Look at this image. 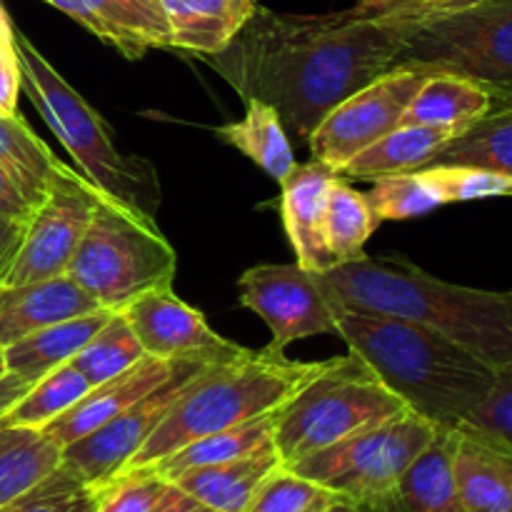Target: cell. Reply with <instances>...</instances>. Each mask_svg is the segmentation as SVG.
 Instances as JSON below:
<instances>
[{
    "instance_id": "9a60e30c",
    "label": "cell",
    "mask_w": 512,
    "mask_h": 512,
    "mask_svg": "<svg viewBox=\"0 0 512 512\" xmlns=\"http://www.w3.org/2000/svg\"><path fill=\"white\" fill-rule=\"evenodd\" d=\"M335 175L338 173H333L328 165L310 160V163H295L288 178L280 183L285 233L295 250V263L308 273H325L338 265L325 238V205Z\"/></svg>"
},
{
    "instance_id": "5bb4252c",
    "label": "cell",
    "mask_w": 512,
    "mask_h": 512,
    "mask_svg": "<svg viewBox=\"0 0 512 512\" xmlns=\"http://www.w3.org/2000/svg\"><path fill=\"white\" fill-rule=\"evenodd\" d=\"M120 313L133 328L145 355L160 360H178L188 355H210L235 348L208 325L205 315L193 305L183 303L173 288L150 290Z\"/></svg>"
},
{
    "instance_id": "74e56055",
    "label": "cell",
    "mask_w": 512,
    "mask_h": 512,
    "mask_svg": "<svg viewBox=\"0 0 512 512\" xmlns=\"http://www.w3.org/2000/svg\"><path fill=\"white\" fill-rule=\"evenodd\" d=\"M168 485L170 480L150 468L130 470L105 488L100 512H155Z\"/></svg>"
},
{
    "instance_id": "d4e9b609",
    "label": "cell",
    "mask_w": 512,
    "mask_h": 512,
    "mask_svg": "<svg viewBox=\"0 0 512 512\" xmlns=\"http://www.w3.org/2000/svg\"><path fill=\"white\" fill-rule=\"evenodd\" d=\"M63 448L43 428H0V510L18 503L60 468Z\"/></svg>"
},
{
    "instance_id": "603a6c76",
    "label": "cell",
    "mask_w": 512,
    "mask_h": 512,
    "mask_svg": "<svg viewBox=\"0 0 512 512\" xmlns=\"http://www.w3.org/2000/svg\"><path fill=\"white\" fill-rule=\"evenodd\" d=\"M110 315H113V310L98 308L93 313L78 315V318L63 320V323H55L50 328L38 330V333L25 335L18 343L5 348L8 373L35 383L50 370L70 363L83 350V345L108 323Z\"/></svg>"
},
{
    "instance_id": "9c48e42d",
    "label": "cell",
    "mask_w": 512,
    "mask_h": 512,
    "mask_svg": "<svg viewBox=\"0 0 512 512\" xmlns=\"http://www.w3.org/2000/svg\"><path fill=\"white\" fill-rule=\"evenodd\" d=\"M435 435L438 425L408 408L288 468L363 508L398 485Z\"/></svg>"
},
{
    "instance_id": "d6986e66",
    "label": "cell",
    "mask_w": 512,
    "mask_h": 512,
    "mask_svg": "<svg viewBox=\"0 0 512 512\" xmlns=\"http://www.w3.org/2000/svg\"><path fill=\"white\" fill-rule=\"evenodd\" d=\"M455 428H438L433 443L405 470L390 493L363 512H465L453 473Z\"/></svg>"
},
{
    "instance_id": "4316f807",
    "label": "cell",
    "mask_w": 512,
    "mask_h": 512,
    "mask_svg": "<svg viewBox=\"0 0 512 512\" xmlns=\"http://www.w3.org/2000/svg\"><path fill=\"white\" fill-rule=\"evenodd\" d=\"M245 115L238 123H225L215 128V135L240 153L248 155L265 175L283 183L290 170L295 168V153L290 145L288 130L283 120L270 108L268 103L260 100H245Z\"/></svg>"
},
{
    "instance_id": "8fae6325",
    "label": "cell",
    "mask_w": 512,
    "mask_h": 512,
    "mask_svg": "<svg viewBox=\"0 0 512 512\" xmlns=\"http://www.w3.org/2000/svg\"><path fill=\"white\" fill-rule=\"evenodd\" d=\"M105 198L110 195L95 188L78 170L65 168L50 185L48 195L35 205L25 225L23 243L5 270L0 288L65 275L75 248Z\"/></svg>"
},
{
    "instance_id": "e0dca14e",
    "label": "cell",
    "mask_w": 512,
    "mask_h": 512,
    "mask_svg": "<svg viewBox=\"0 0 512 512\" xmlns=\"http://www.w3.org/2000/svg\"><path fill=\"white\" fill-rule=\"evenodd\" d=\"M453 473L465 512H512V445L455 425Z\"/></svg>"
},
{
    "instance_id": "cb8c5ba5",
    "label": "cell",
    "mask_w": 512,
    "mask_h": 512,
    "mask_svg": "<svg viewBox=\"0 0 512 512\" xmlns=\"http://www.w3.org/2000/svg\"><path fill=\"white\" fill-rule=\"evenodd\" d=\"M495 108V98L475 80L455 73H430L405 110L403 123L465 130Z\"/></svg>"
},
{
    "instance_id": "ab89813d",
    "label": "cell",
    "mask_w": 512,
    "mask_h": 512,
    "mask_svg": "<svg viewBox=\"0 0 512 512\" xmlns=\"http://www.w3.org/2000/svg\"><path fill=\"white\" fill-rule=\"evenodd\" d=\"M20 95V60L15 50V25L0 3V110L15 113Z\"/></svg>"
},
{
    "instance_id": "836d02e7",
    "label": "cell",
    "mask_w": 512,
    "mask_h": 512,
    "mask_svg": "<svg viewBox=\"0 0 512 512\" xmlns=\"http://www.w3.org/2000/svg\"><path fill=\"white\" fill-rule=\"evenodd\" d=\"M145 358V350L140 340L135 338L133 328L128 325L123 313H113L108 323L83 345L78 355L70 360L73 368H78L90 385H98L103 380L115 378L133 368L138 360Z\"/></svg>"
},
{
    "instance_id": "44dd1931",
    "label": "cell",
    "mask_w": 512,
    "mask_h": 512,
    "mask_svg": "<svg viewBox=\"0 0 512 512\" xmlns=\"http://www.w3.org/2000/svg\"><path fill=\"white\" fill-rule=\"evenodd\" d=\"M280 465H283V460L275 450V443H270L255 453L243 455V458L190 470V473L178 475L173 483L208 508L218 512H245L255 490Z\"/></svg>"
},
{
    "instance_id": "c3c4849f",
    "label": "cell",
    "mask_w": 512,
    "mask_h": 512,
    "mask_svg": "<svg viewBox=\"0 0 512 512\" xmlns=\"http://www.w3.org/2000/svg\"><path fill=\"white\" fill-rule=\"evenodd\" d=\"M5 373H8V363H5V348L0 345V378H3Z\"/></svg>"
},
{
    "instance_id": "30bf717a",
    "label": "cell",
    "mask_w": 512,
    "mask_h": 512,
    "mask_svg": "<svg viewBox=\"0 0 512 512\" xmlns=\"http://www.w3.org/2000/svg\"><path fill=\"white\" fill-rule=\"evenodd\" d=\"M240 345L235 348L223 350V353H210V355H188V358L175 360L173 370L163 383L155 385L153 390L135 400L128 410L105 423L95 433L85 435V438L75 440V443L65 445L63 460L60 468L65 473L73 475L75 480L93 488H105L113 483L125 465L133 460L145 445V440L153 435V430L163 423L165 415L175 405V400L183 395V390L203 373L208 365L218 363V360H228L240 353Z\"/></svg>"
},
{
    "instance_id": "d590c367",
    "label": "cell",
    "mask_w": 512,
    "mask_h": 512,
    "mask_svg": "<svg viewBox=\"0 0 512 512\" xmlns=\"http://www.w3.org/2000/svg\"><path fill=\"white\" fill-rule=\"evenodd\" d=\"M105 488L80 483L63 468H58L38 488L15 503V512H100Z\"/></svg>"
},
{
    "instance_id": "7dc6e473",
    "label": "cell",
    "mask_w": 512,
    "mask_h": 512,
    "mask_svg": "<svg viewBox=\"0 0 512 512\" xmlns=\"http://www.w3.org/2000/svg\"><path fill=\"white\" fill-rule=\"evenodd\" d=\"M395 3H405V0H358V5H363V8H388Z\"/></svg>"
},
{
    "instance_id": "484cf974",
    "label": "cell",
    "mask_w": 512,
    "mask_h": 512,
    "mask_svg": "<svg viewBox=\"0 0 512 512\" xmlns=\"http://www.w3.org/2000/svg\"><path fill=\"white\" fill-rule=\"evenodd\" d=\"M280 410V408H278ZM278 410H270V413L258 415V418L248 420V423H240L235 428L220 430V433L205 435V438L193 440L185 448L175 450L168 458L158 460L155 465H150V470L158 475H163L165 480L173 483L178 475L190 473V470L208 468V465L228 463V460L243 458V455L255 453V450L265 448V445L273 443L275 423H278Z\"/></svg>"
},
{
    "instance_id": "2e32d148",
    "label": "cell",
    "mask_w": 512,
    "mask_h": 512,
    "mask_svg": "<svg viewBox=\"0 0 512 512\" xmlns=\"http://www.w3.org/2000/svg\"><path fill=\"white\" fill-rule=\"evenodd\" d=\"M173 365L175 360H160L153 358V355H145L143 360H138V363H135L133 368L125 370V373L93 385L73 408L65 410L60 418H55L53 423L45 425L43 430L60 445V448H65V445L95 433V430L103 428L105 423L118 418V415L123 413V410H128L135 400H140L148 390H153L155 385L163 383L170 375V370H173Z\"/></svg>"
},
{
    "instance_id": "ffe728a7",
    "label": "cell",
    "mask_w": 512,
    "mask_h": 512,
    "mask_svg": "<svg viewBox=\"0 0 512 512\" xmlns=\"http://www.w3.org/2000/svg\"><path fill=\"white\" fill-rule=\"evenodd\" d=\"M170 23V48L198 58L215 55L238 35L258 0H160Z\"/></svg>"
},
{
    "instance_id": "83f0119b",
    "label": "cell",
    "mask_w": 512,
    "mask_h": 512,
    "mask_svg": "<svg viewBox=\"0 0 512 512\" xmlns=\"http://www.w3.org/2000/svg\"><path fill=\"white\" fill-rule=\"evenodd\" d=\"M430 165H468L512 178V103H495L488 115L450 138L425 168Z\"/></svg>"
},
{
    "instance_id": "7bdbcfd3",
    "label": "cell",
    "mask_w": 512,
    "mask_h": 512,
    "mask_svg": "<svg viewBox=\"0 0 512 512\" xmlns=\"http://www.w3.org/2000/svg\"><path fill=\"white\" fill-rule=\"evenodd\" d=\"M25 225L28 223H13V220L0 218V280H3L5 270L13 263L20 243H23Z\"/></svg>"
},
{
    "instance_id": "1f68e13d",
    "label": "cell",
    "mask_w": 512,
    "mask_h": 512,
    "mask_svg": "<svg viewBox=\"0 0 512 512\" xmlns=\"http://www.w3.org/2000/svg\"><path fill=\"white\" fill-rule=\"evenodd\" d=\"M93 388L90 380L73 368L70 363L50 370L40 380H35L33 388L0 418L3 425H23V428H45L55 418L73 408L88 390Z\"/></svg>"
},
{
    "instance_id": "4dcf8cb0",
    "label": "cell",
    "mask_w": 512,
    "mask_h": 512,
    "mask_svg": "<svg viewBox=\"0 0 512 512\" xmlns=\"http://www.w3.org/2000/svg\"><path fill=\"white\" fill-rule=\"evenodd\" d=\"M378 225L365 193L355 190L350 180L335 175L325 205V238L338 265L365 258V243Z\"/></svg>"
},
{
    "instance_id": "8992f818",
    "label": "cell",
    "mask_w": 512,
    "mask_h": 512,
    "mask_svg": "<svg viewBox=\"0 0 512 512\" xmlns=\"http://www.w3.org/2000/svg\"><path fill=\"white\" fill-rule=\"evenodd\" d=\"M400 65L455 73L512 103V0H405Z\"/></svg>"
},
{
    "instance_id": "277c9868",
    "label": "cell",
    "mask_w": 512,
    "mask_h": 512,
    "mask_svg": "<svg viewBox=\"0 0 512 512\" xmlns=\"http://www.w3.org/2000/svg\"><path fill=\"white\" fill-rule=\"evenodd\" d=\"M320 368L323 363H298L268 348H243L233 358L208 365L175 400L123 473L150 468L193 440L283 408Z\"/></svg>"
},
{
    "instance_id": "3957f363",
    "label": "cell",
    "mask_w": 512,
    "mask_h": 512,
    "mask_svg": "<svg viewBox=\"0 0 512 512\" xmlns=\"http://www.w3.org/2000/svg\"><path fill=\"white\" fill-rule=\"evenodd\" d=\"M335 328L350 353L363 358L413 413L438 428L463 423L495 380L493 365L410 320L348 308L335 300Z\"/></svg>"
},
{
    "instance_id": "e575fe53",
    "label": "cell",
    "mask_w": 512,
    "mask_h": 512,
    "mask_svg": "<svg viewBox=\"0 0 512 512\" xmlns=\"http://www.w3.org/2000/svg\"><path fill=\"white\" fill-rule=\"evenodd\" d=\"M333 500H338V495L280 465L255 490L245 512H318Z\"/></svg>"
},
{
    "instance_id": "7c38bea8",
    "label": "cell",
    "mask_w": 512,
    "mask_h": 512,
    "mask_svg": "<svg viewBox=\"0 0 512 512\" xmlns=\"http://www.w3.org/2000/svg\"><path fill=\"white\" fill-rule=\"evenodd\" d=\"M428 75L423 68L400 65L348 95L310 133L313 160L340 173L355 155L403 125L405 110Z\"/></svg>"
},
{
    "instance_id": "b9f144b4",
    "label": "cell",
    "mask_w": 512,
    "mask_h": 512,
    "mask_svg": "<svg viewBox=\"0 0 512 512\" xmlns=\"http://www.w3.org/2000/svg\"><path fill=\"white\" fill-rule=\"evenodd\" d=\"M43 3L53 5V8H58L60 13L70 15V18L75 20V23L83 25L85 30H90V33L95 35V38H100L103 43L113 45V35H110L108 25L100 20V15L95 13L93 8H90L88 0H43Z\"/></svg>"
},
{
    "instance_id": "ee69618b",
    "label": "cell",
    "mask_w": 512,
    "mask_h": 512,
    "mask_svg": "<svg viewBox=\"0 0 512 512\" xmlns=\"http://www.w3.org/2000/svg\"><path fill=\"white\" fill-rule=\"evenodd\" d=\"M155 512H218V510L208 508V505L200 503L198 498H193L190 493H185L183 488H178L175 483H170Z\"/></svg>"
},
{
    "instance_id": "5b68a950",
    "label": "cell",
    "mask_w": 512,
    "mask_h": 512,
    "mask_svg": "<svg viewBox=\"0 0 512 512\" xmlns=\"http://www.w3.org/2000/svg\"><path fill=\"white\" fill-rule=\"evenodd\" d=\"M20 60V90L53 130L85 180L118 203L155 218L160 185L155 168L143 158L120 153L103 115L45 60V55L15 28Z\"/></svg>"
},
{
    "instance_id": "ba28073f",
    "label": "cell",
    "mask_w": 512,
    "mask_h": 512,
    "mask_svg": "<svg viewBox=\"0 0 512 512\" xmlns=\"http://www.w3.org/2000/svg\"><path fill=\"white\" fill-rule=\"evenodd\" d=\"M178 255L150 215L113 198L95 210L65 275L100 308L120 313L150 290L173 288Z\"/></svg>"
},
{
    "instance_id": "681fc988",
    "label": "cell",
    "mask_w": 512,
    "mask_h": 512,
    "mask_svg": "<svg viewBox=\"0 0 512 512\" xmlns=\"http://www.w3.org/2000/svg\"><path fill=\"white\" fill-rule=\"evenodd\" d=\"M0 512H15V503H13V505H8V508H3Z\"/></svg>"
},
{
    "instance_id": "f6af8a7d",
    "label": "cell",
    "mask_w": 512,
    "mask_h": 512,
    "mask_svg": "<svg viewBox=\"0 0 512 512\" xmlns=\"http://www.w3.org/2000/svg\"><path fill=\"white\" fill-rule=\"evenodd\" d=\"M30 388H33V383H28V380L20 378V375L5 373L3 378H0V418H3V415L8 413Z\"/></svg>"
},
{
    "instance_id": "8d00e7d4",
    "label": "cell",
    "mask_w": 512,
    "mask_h": 512,
    "mask_svg": "<svg viewBox=\"0 0 512 512\" xmlns=\"http://www.w3.org/2000/svg\"><path fill=\"white\" fill-rule=\"evenodd\" d=\"M430 170L443 188L448 205L465 203V200L512 198L510 175L485 168H468V165H430Z\"/></svg>"
},
{
    "instance_id": "52a82bcc",
    "label": "cell",
    "mask_w": 512,
    "mask_h": 512,
    "mask_svg": "<svg viewBox=\"0 0 512 512\" xmlns=\"http://www.w3.org/2000/svg\"><path fill=\"white\" fill-rule=\"evenodd\" d=\"M403 410L408 405L363 358L355 353L330 358L278 410L273 443L288 468Z\"/></svg>"
},
{
    "instance_id": "6da1fadb",
    "label": "cell",
    "mask_w": 512,
    "mask_h": 512,
    "mask_svg": "<svg viewBox=\"0 0 512 512\" xmlns=\"http://www.w3.org/2000/svg\"><path fill=\"white\" fill-rule=\"evenodd\" d=\"M405 28L408 3L320 15L258 5L220 53L200 60L243 100L275 108L285 130L308 143L335 105L398 68Z\"/></svg>"
},
{
    "instance_id": "7a4b0ae2",
    "label": "cell",
    "mask_w": 512,
    "mask_h": 512,
    "mask_svg": "<svg viewBox=\"0 0 512 512\" xmlns=\"http://www.w3.org/2000/svg\"><path fill=\"white\" fill-rule=\"evenodd\" d=\"M348 308L425 325L468 348L493 368L512 363L510 293L465 288L425 273L403 258H360L318 273Z\"/></svg>"
},
{
    "instance_id": "bcb514c9",
    "label": "cell",
    "mask_w": 512,
    "mask_h": 512,
    "mask_svg": "<svg viewBox=\"0 0 512 512\" xmlns=\"http://www.w3.org/2000/svg\"><path fill=\"white\" fill-rule=\"evenodd\" d=\"M318 512H363V508L355 503H348V500H333V503H328L325 508H320Z\"/></svg>"
},
{
    "instance_id": "4fadbf2b",
    "label": "cell",
    "mask_w": 512,
    "mask_h": 512,
    "mask_svg": "<svg viewBox=\"0 0 512 512\" xmlns=\"http://www.w3.org/2000/svg\"><path fill=\"white\" fill-rule=\"evenodd\" d=\"M238 300L270 328L268 350L283 353L288 345L318 335H338L335 300L318 273L293 265H255L238 280Z\"/></svg>"
},
{
    "instance_id": "60d3db41",
    "label": "cell",
    "mask_w": 512,
    "mask_h": 512,
    "mask_svg": "<svg viewBox=\"0 0 512 512\" xmlns=\"http://www.w3.org/2000/svg\"><path fill=\"white\" fill-rule=\"evenodd\" d=\"M33 210L35 205L25 198L10 170L0 163V218L13 220V223H28Z\"/></svg>"
},
{
    "instance_id": "d6a6232c",
    "label": "cell",
    "mask_w": 512,
    "mask_h": 512,
    "mask_svg": "<svg viewBox=\"0 0 512 512\" xmlns=\"http://www.w3.org/2000/svg\"><path fill=\"white\" fill-rule=\"evenodd\" d=\"M365 198H368L378 223L420 218V215H428L448 205L443 188L438 185L430 168L375 180L370 193H365Z\"/></svg>"
},
{
    "instance_id": "7402d4cb",
    "label": "cell",
    "mask_w": 512,
    "mask_h": 512,
    "mask_svg": "<svg viewBox=\"0 0 512 512\" xmlns=\"http://www.w3.org/2000/svg\"><path fill=\"white\" fill-rule=\"evenodd\" d=\"M455 135H458V130L403 123L390 130L388 135H383L378 143L355 155L338 175L345 180L375 183V180L390 178V175L413 173V170L425 168L428 160Z\"/></svg>"
},
{
    "instance_id": "f546056e",
    "label": "cell",
    "mask_w": 512,
    "mask_h": 512,
    "mask_svg": "<svg viewBox=\"0 0 512 512\" xmlns=\"http://www.w3.org/2000/svg\"><path fill=\"white\" fill-rule=\"evenodd\" d=\"M113 35L123 58L140 60L148 48H170V23L160 0H88Z\"/></svg>"
},
{
    "instance_id": "ac0fdd59",
    "label": "cell",
    "mask_w": 512,
    "mask_h": 512,
    "mask_svg": "<svg viewBox=\"0 0 512 512\" xmlns=\"http://www.w3.org/2000/svg\"><path fill=\"white\" fill-rule=\"evenodd\" d=\"M100 305L68 275L0 288V345L50 328L63 320L93 313Z\"/></svg>"
},
{
    "instance_id": "f1b7e54d",
    "label": "cell",
    "mask_w": 512,
    "mask_h": 512,
    "mask_svg": "<svg viewBox=\"0 0 512 512\" xmlns=\"http://www.w3.org/2000/svg\"><path fill=\"white\" fill-rule=\"evenodd\" d=\"M0 163L10 170L15 183L33 205L48 195L50 185L68 165L60 163L53 150L35 135L23 115L0 110Z\"/></svg>"
},
{
    "instance_id": "f907efd6",
    "label": "cell",
    "mask_w": 512,
    "mask_h": 512,
    "mask_svg": "<svg viewBox=\"0 0 512 512\" xmlns=\"http://www.w3.org/2000/svg\"><path fill=\"white\" fill-rule=\"evenodd\" d=\"M510 300H512V290H510Z\"/></svg>"
},
{
    "instance_id": "f35d334b",
    "label": "cell",
    "mask_w": 512,
    "mask_h": 512,
    "mask_svg": "<svg viewBox=\"0 0 512 512\" xmlns=\"http://www.w3.org/2000/svg\"><path fill=\"white\" fill-rule=\"evenodd\" d=\"M460 425L512 445V363L495 368V380L488 395L470 410Z\"/></svg>"
}]
</instances>
